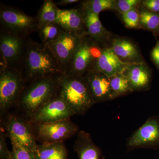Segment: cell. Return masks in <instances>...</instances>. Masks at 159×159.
I'll return each instance as SVG.
<instances>
[{
    "label": "cell",
    "instance_id": "6da1fadb",
    "mask_svg": "<svg viewBox=\"0 0 159 159\" xmlns=\"http://www.w3.org/2000/svg\"><path fill=\"white\" fill-rule=\"evenodd\" d=\"M64 74L48 48L42 43L27 39L22 65L25 84L34 80Z\"/></svg>",
    "mask_w": 159,
    "mask_h": 159
},
{
    "label": "cell",
    "instance_id": "7a4b0ae2",
    "mask_svg": "<svg viewBox=\"0 0 159 159\" xmlns=\"http://www.w3.org/2000/svg\"><path fill=\"white\" fill-rule=\"evenodd\" d=\"M55 79L59 95L75 115H84L95 104L84 77L62 74Z\"/></svg>",
    "mask_w": 159,
    "mask_h": 159
},
{
    "label": "cell",
    "instance_id": "3957f363",
    "mask_svg": "<svg viewBox=\"0 0 159 159\" xmlns=\"http://www.w3.org/2000/svg\"><path fill=\"white\" fill-rule=\"evenodd\" d=\"M58 94L55 77L37 80L25 84L16 104L31 117Z\"/></svg>",
    "mask_w": 159,
    "mask_h": 159
},
{
    "label": "cell",
    "instance_id": "277c9868",
    "mask_svg": "<svg viewBox=\"0 0 159 159\" xmlns=\"http://www.w3.org/2000/svg\"><path fill=\"white\" fill-rule=\"evenodd\" d=\"M1 29L24 39L37 31L38 23L36 17H32L18 8L1 4Z\"/></svg>",
    "mask_w": 159,
    "mask_h": 159
},
{
    "label": "cell",
    "instance_id": "5b68a950",
    "mask_svg": "<svg viewBox=\"0 0 159 159\" xmlns=\"http://www.w3.org/2000/svg\"><path fill=\"white\" fill-rule=\"evenodd\" d=\"M103 48L89 36L83 38L71 58L66 74L84 77L93 68Z\"/></svg>",
    "mask_w": 159,
    "mask_h": 159
},
{
    "label": "cell",
    "instance_id": "8992f818",
    "mask_svg": "<svg viewBox=\"0 0 159 159\" xmlns=\"http://www.w3.org/2000/svg\"><path fill=\"white\" fill-rule=\"evenodd\" d=\"M25 85L22 74L13 69L0 66V111L6 112L16 104Z\"/></svg>",
    "mask_w": 159,
    "mask_h": 159
},
{
    "label": "cell",
    "instance_id": "52a82bcc",
    "mask_svg": "<svg viewBox=\"0 0 159 159\" xmlns=\"http://www.w3.org/2000/svg\"><path fill=\"white\" fill-rule=\"evenodd\" d=\"M31 126L36 142L41 144L64 142L79 132L78 126L70 119L48 123H31Z\"/></svg>",
    "mask_w": 159,
    "mask_h": 159
},
{
    "label": "cell",
    "instance_id": "ba28073f",
    "mask_svg": "<svg viewBox=\"0 0 159 159\" xmlns=\"http://www.w3.org/2000/svg\"><path fill=\"white\" fill-rule=\"evenodd\" d=\"M28 39L19 37L1 29L0 66L13 69L22 74L23 57Z\"/></svg>",
    "mask_w": 159,
    "mask_h": 159
},
{
    "label": "cell",
    "instance_id": "9c48e42d",
    "mask_svg": "<svg viewBox=\"0 0 159 159\" xmlns=\"http://www.w3.org/2000/svg\"><path fill=\"white\" fill-rule=\"evenodd\" d=\"M3 125V128L11 141L35 152L38 144L29 120H25L14 114H9L4 120Z\"/></svg>",
    "mask_w": 159,
    "mask_h": 159
},
{
    "label": "cell",
    "instance_id": "30bf717a",
    "mask_svg": "<svg viewBox=\"0 0 159 159\" xmlns=\"http://www.w3.org/2000/svg\"><path fill=\"white\" fill-rule=\"evenodd\" d=\"M83 38L66 31L57 39L45 45L57 60L64 74Z\"/></svg>",
    "mask_w": 159,
    "mask_h": 159
},
{
    "label": "cell",
    "instance_id": "8fae6325",
    "mask_svg": "<svg viewBox=\"0 0 159 159\" xmlns=\"http://www.w3.org/2000/svg\"><path fill=\"white\" fill-rule=\"evenodd\" d=\"M72 110L58 93L30 117L31 123H48L70 119L74 116Z\"/></svg>",
    "mask_w": 159,
    "mask_h": 159
},
{
    "label": "cell",
    "instance_id": "7c38bea8",
    "mask_svg": "<svg viewBox=\"0 0 159 159\" xmlns=\"http://www.w3.org/2000/svg\"><path fill=\"white\" fill-rule=\"evenodd\" d=\"M129 149L152 148L159 146V119L148 118L136 130L127 141Z\"/></svg>",
    "mask_w": 159,
    "mask_h": 159
},
{
    "label": "cell",
    "instance_id": "4fadbf2b",
    "mask_svg": "<svg viewBox=\"0 0 159 159\" xmlns=\"http://www.w3.org/2000/svg\"><path fill=\"white\" fill-rule=\"evenodd\" d=\"M84 77L95 104L113 100L109 77L95 68Z\"/></svg>",
    "mask_w": 159,
    "mask_h": 159
},
{
    "label": "cell",
    "instance_id": "5bb4252c",
    "mask_svg": "<svg viewBox=\"0 0 159 159\" xmlns=\"http://www.w3.org/2000/svg\"><path fill=\"white\" fill-rule=\"evenodd\" d=\"M123 73L128 78L133 92L145 91L150 89L152 72L145 61L129 64Z\"/></svg>",
    "mask_w": 159,
    "mask_h": 159
},
{
    "label": "cell",
    "instance_id": "9a60e30c",
    "mask_svg": "<svg viewBox=\"0 0 159 159\" xmlns=\"http://www.w3.org/2000/svg\"><path fill=\"white\" fill-rule=\"evenodd\" d=\"M55 23L59 24L66 31L82 37L88 36L83 11L80 8L66 10L59 9Z\"/></svg>",
    "mask_w": 159,
    "mask_h": 159
},
{
    "label": "cell",
    "instance_id": "2e32d148",
    "mask_svg": "<svg viewBox=\"0 0 159 159\" xmlns=\"http://www.w3.org/2000/svg\"><path fill=\"white\" fill-rule=\"evenodd\" d=\"M110 48L124 62L133 64L145 61L139 47L129 39L115 36Z\"/></svg>",
    "mask_w": 159,
    "mask_h": 159
},
{
    "label": "cell",
    "instance_id": "e0dca14e",
    "mask_svg": "<svg viewBox=\"0 0 159 159\" xmlns=\"http://www.w3.org/2000/svg\"><path fill=\"white\" fill-rule=\"evenodd\" d=\"M82 10L88 36L104 48L110 47L114 37L111 33L102 25L99 20V15L83 9Z\"/></svg>",
    "mask_w": 159,
    "mask_h": 159
},
{
    "label": "cell",
    "instance_id": "ac0fdd59",
    "mask_svg": "<svg viewBox=\"0 0 159 159\" xmlns=\"http://www.w3.org/2000/svg\"><path fill=\"white\" fill-rule=\"evenodd\" d=\"M129 64L122 61L115 54L110 47L103 48L102 54L93 68L104 74L107 77L122 73Z\"/></svg>",
    "mask_w": 159,
    "mask_h": 159
},
{
    "label": "cell",
    "instance_id": "d6986e66",
    "mask_svg": "<svg viewBox=\"0 0 159 159\" xmlns=\"http://www.w3.org/2000/svg\"><path fill=\"white\" fill-rule=\"evenodd\" d=\"M74 148L79 159H105L101 149L93 142L90 134L85 131L78 133Z\"/></svg>",
    "mask_w": 159,
    "mask_h": 159
},
{
    "label": "cell",
    "instance_id": "ffe728a7",
    "mask_svg": "<svg viewBox=\"0 0 159 159\" xmlns=\"http://www.w3.org/2000/svg\"><path fill=\"white\" fill-rule=\"evenodd\" d=\"M36 159H67L68 151L64 142L37 145Z\"/></svg>",
    "mask_w": 159,
    "mask_h": 159
},
{
    "label": "cell",
    "instance_id": "44dd1931",
    "mask_svg": "<svg viewBox=\"0 0 159 159\" xmlns=\"http://www.w3.org/2000/svg\"><path fill=\"white\" fill-rule=\"evenodd\" d=\"M109 80L113 99L133 92L128 78L123 72L112 76Z\"/></svg>",
    "mask_w": 159,
    "mask_h": 159
},
{
    "label": "cell",
    "instance_id": "7402d4cb",
    "mask_svg": "<svg viewBox=\"0 0 159 159\" xmlns=\"http://www.w3.org/2000/svg\"><path fill=\"white\" fill-rule=\"evenodd\" d=\"M139 9L140 29L152 32L156 37L159 36V14L148 11L140 6Z\"/></svg>",
    "mask_w": 159,
    "mask_h": 159
},
{
    "label": "cell",
    "instance_id": "603a6c76",
    "mask_svg": "<svg viewBox=\"0 0 159 159\" xmlns=\"http://www.w3.org/2000/svg\"><path fill=\"white\" fill-rule=\"evenodd\" d=\"M58 10L59 9L52 0L44 1L36 16L38 28L44 25L55 22Z\"/></svg>",
    "mask_w": 159,
    "mask_h": 159
},
{
    "label": "cell",
    "instance_id": "cb8c5ba5",
    "mask_svg": "<svg viewBox=\"0 0 159 159\" xmlns=\"http://www.w3.org/2000/svg\"><path fill=\"white\" fill-rule=\"evenodd\" d=\"M65 31L61 26L55 22L41 26L37 30L42 43L44 45L57 39Z\"/></svg>",
    "mask_w": 159,
    "mask_h": 159
},
{
    "label": "cell",
    "instance_id": "d4e9b609",
    "mask_svg": "<svg viewBox=\"0 0 159 159\" xmlns=\"http://www.w3.org/2000/svg\"><path fill=\"white\" fill-rule=\"evenodd\" d=\"M115 0H86L82 1L80 8L83 10L99 15L101 11L114 10Z\"/></svg>",
    "mask_w": 159,
    "mask_h": 159
},
{
    "label": "cell",
    "instance_id": "484cf974",
    "mask_svg": "<svg viewBox=\"0 0 159 159\" xmlns=\"http://www.w3.org/2000/svg\"><path fill=\"white\" fill-rule=\"evenodd\" d=\"M11 141L12 159H36L35 151L25 148L14 141Z\"/></svg>",
    "mask_w": 159,
    "mask_h": 159
},
{
    "label": "cell",
    "instance_id": "4316f807",
    "mask_svg": "<svg viewBox=\"0 0 159 159\" xmlns=\"http://www.w3.org/2000/svg\"><path fill=\"white\" fill-rule=\"evenodd\" d=\"M121 18L126 28L132 29H140L139 25L140 13L139 7L121 14Z\"/></svg>",
    "mask_w": 159,
    "mask_h": 159
},
{
    "label": "cell",
    "instance_id": "83f0119b",
    "mask_svg": "<svg viewBox=\"0 0 159 159\" xmlns=\"http://www.w3.org/2000/svg\"><path fill=\"white\" fill-rule=\"evenodd\" d=\"M140 0H115L114 10L122 14L139 7Z\"/></svg>",
    "mask_w": 159,
    "mask_h": 159
},
{
    "label": "cell",
    "instance_id": "f1b7e54d",
    "mask_svg": "<svg viewBox=\"0 0 159 159\" xmlns=\"http://www.w3.org/2000/svg\"><path fill=\"white\" fill-rule=\"evenodd\" d=\"M1 129L0 132V158L12 159L11 152L9 150L6 143V134Z\"/></svg>",
    "mask_w": 159,
    "mask_h": 159
},
{
    "label": "cell",
    "instance_id": "f546056e",
    "mask_svg": "<svg viewBox=\"0 0 159 159\" xmlns=\"http://www.w3.org/2000/svg\"><path fill=\"white\" fill-rule=\"evenodd\" d=\"M139 6L148 11L159 14V0H143Z\"/></svg>",
    "mask_w": 159,
    "mask_h": 159
},
{
    "label": "cell",
    "instance_id": "4dcf8cb0",
    "mask_svg": "<svg viewBox=\"0 0 159 159\" xmlns=\"http://www.w3.org/2000/svg\"><path fill=\"white\" fill-rule=\"evenodd\" d=\"M150 58L156 67L159 71V40L157 39L156 43L151 51Z\"/></svg>",
    "mask_w": 159,
    "mask_h": 159
},
{
    "label": "cell",
    "instance_id": "1f68e13d",
    "mask_svg": "<svg viewBox=\"0 0 159 159\" xmlns=\"http://www.w3.org/2000/svg\"><path fill=\"white\" fill-rule=\"evenodd\" d=\"M78 2H79V1L78 0H61L55 3V4L56 6H65Z\"/></svg>",
    "mask_w": 159,
    "mask_h": 159
}]
</instances>
